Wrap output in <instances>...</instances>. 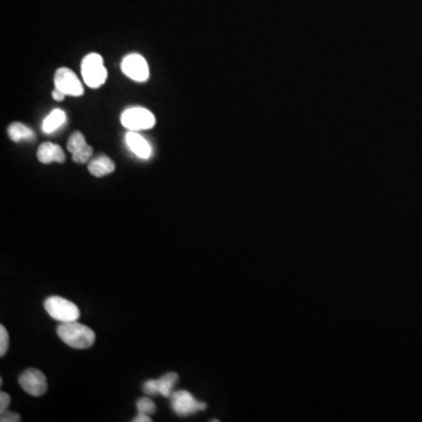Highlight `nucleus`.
Returning a JSON list of instances; mask_svg holds the SVG:
<instances>
[{
	"label": "nucleus",
	"instance_id": "nucleus-1",
	"mask_svg": "<svg viewBox=\"0 0 422 422\" xmlns=\"http://www.w3.org/2000/svg\"><path fill=\"white\" fill-rule=\"evenodd\" d=\"M60 339L70 347L86 350L93 346L95 341V334L88 326L77 322H63L58 327Z\"/></svg>",
	"mask_w": 422,
	"mask_h": 422
},
{
	"label": "nucleus",
	"instance_id": "nucleus-2",
	"mask_svg": "<svg viewBox=\"0 0 422 422\" xmlns=\"http://www.w3.org/2000/svg\"><path fill=\"white\" fill-rule=\"evenodd\" d=\"M81 75L86 85L91 88H97L104 84L107 79V70L104 68L102 56L97 53L86 56L81 63Z\"/></svg>",
	"mask_w": 422,
	"mask_h": 422
},
{
	"label": "nucleus",
	"instance_id": "nucleus-3",
	"mask_svg": "<svg viewBox=\"0 0 422 422\" xmlns=\"http://www.w3.org/2000/svg\"><path fill=\"white\" fill-rule=\"evenodd\" d=\"M45 308L52 318L58 322H77L80 317V310L75 303L61 297H49L45 302Z\"/></svg>",
	"mask_w": 422,
	"mask_h": 422
},
{
	"label": "nucleus",
	"instance_id": "nucleus-4",
	"mask_svg": "<svg viewBox=\"0 0 422 422\" xmlns=\"http://www.w3.org/2000/svg\"><path fill=\"white\" fill-rule=\"evenodd\" d=\"M155 116L146 108H130L121 115V123L130 132L150 130L155 126Z\"/></svg>",
	"mask_w": 422,
	"mask_h": 422
},
{
	"label": "nucleus",
	"instance_id": "nucleus-5",
	"mask_svg": "<svg viewBox=\"0 0 422 422\" xmlns=\"http://www.w3.org/2000/svg\"><path fill=\"white\" fill-rule=\"evenodd\" d=\"M171 407L178 416H188L197 412L204 411L207 405L200 403L188 391H178L171 396Z\"/></svg>",
	"mask_w": 422,
	"mask_h": 422
},
{
	"label": "nucleus",
	"instance_id": "nucleus-6",
	"mask_svg": "<svg viewBox=\"0 0 422 422\" xmlns=\"http://www.w3.org/2000/svg\"><path fill=\"white\" fill-rule=\"evenodd\" d=\"M54 84L56 88L59 89L65 95H73L80 97L84 93V87L78 77L73 70L66 67H61L56 70L54 75Z\"/></svg>",
	"mask_w": 422,
	"mask_h": 422
},
{
	"label": "nucleus",
	"instance_id": "nucleus-7",
	"mask_svg": "<svg viewBox=\"0 0 422 422\" xmlns=\"http://www.w3.org/2000/svg\"><path fill=\"white\" fill-rule=\"evenodd\" d=\"M19 384L25 392L31 396H44L47 391V379L45 374L37 368H29L20 375Z\"/></svg>",
	"mask_w": 422,
	"mask_h": 422
},
{
	"label": "nucleus",
	"instance_id": "nucleus-8",
	"mask_svg": "<svg viewBox=\"0 0 422 422\" xmlns=\"http://www.w3.org/2000/svg\"><path fill=\"white\" fill-rule=\"evenodd\" d=\"M123 73L135 81H147L149 78L148 63L140 54L127 56L123 61Z\"/></svg>",
	"mask_w": 422,
	"mask_h": 422
},
{
	"label": "nucleus",
	"instance_id": "nucleus-9",
	"mask_svg": "<svg viewBox=\"0 0 422 422\" xmlns=\"http://www.w3.org/2000/svg\"><path fill=\"white\" fill-rule=\"evenodd\" d=\"M178 380V374L171 372V373L166 374V375H163V377L156 379V380L146 382L145 385H143V391L149 396L161 394V396H166V398H171L173 393H174V386L176 385Z\"/></svg>",
	"mask_w": 422,
	"mask_h": 422
},
{
	"label": "nucleus",
	"instance_id": "nucleus-10",
	"mask_svg": "<svg viewBox=\"0 0 422 422\" xmlns=\"http://www.w3.org/2000/svg\"><path fill=\"white\" fill-rule=\"evenodd\" d=\"M67 149L72 153L75 163L88 162L93 154L92 147L87 145L85 136L80 132H75L70 135L67 142Z\"/></svg>",
	"mask_w": 422,
	"mask_h": 422
},
{
	"label": "nucleus",
	"instance_id": "nucleus-11",
	"mask_svg": "<svg viewBox=\"0 0 422 422\" xmlns=\"http://www.w3.org/2000/svg\"><path fill=\"white\" fill-rule=\"evenodd\" d=\"M38 159L44 164L49 163L65 162V153H63L61 147L51 142H45L40 147L38 148L37 153Z\"/></svg>",
	"mask_w": 422,
	"mask_h": 422
},
{
	"label": "nucleus",
	"instance_id": "nucleus-12",
	"mask_svg": "<svg viewBox=\"0 0 422 422\" xmlns=\"http://www.w3.org/2000/svg\"><path fill=\"white\" fill-rule=\"evenodd\" d=\"M126 143L130 150L140 159H147L152 155V147L146 139L136 132H130L126 135Z\"/></svg>",
	"mask_w": 422,
	"mask_h": 422
},
{
	"label": "nucleus",
	"instance_id": "nucleus-13",
	"mask_svg": "<svg viewBox=\"0 0 422 422\" xmlns=\"http://www.w3.org/2000/svg\"><path fill=\"white\" fill-rule=\"evenodd\" d=\"M88 171L95 178H102L115 171V163L108 156L101 155L91 161Z\"/></svg>",
	"mask_w": 422,
	"mask_h": 422
},
{
	"label": "nucleus",
	"instance_id": "nucleus-14",
	"mask_svg": "<svg viewBox=\"0 0 422 422\" xmlns=\"http://www.w3.org/2000/svg\"><path fill=\"white\" fill-rule=\"evenodd\" d=\"M66 120L65 111L61 109H54L51 114L44 120L42 123V130L45 133H53L54 130H58L61 125H63Z\"/></svg>",
	"mask_w": 422,
	"mask_h": 422
},
{
	"label": "nucleus",
	"instance_id": "nucleus-15",
	"mask_svg": "<svg viewBox=\"0 0 422 422\" xmlns=\"http://www.w3.org/2000/svg\"><path fill=\"white\" fill-rule=\"evenodd\" d=\"M8 133L10 139L15 142L33 136V132L29 127L19 123H11L8 127Z\"/></svg>",
	"mask_w": 422,
	"mask_h": 422
},
{
	"label": "nucleus",
	"instance_id": "nucleus-16",
	"mask_svg": "<svg viewBox=\"0 0 422 422\" xmlns=\"http://www.w3.org/2000/svg\"><path fill=\"white\" fill-rule=\"evenodd\" d=\"M137 411L139 413L143 414H154L156 412V406L148 398H141L140 400L137 401Z\"/></svg>",
	"mask_w": 422,
	"mask_h": 422
},
{
	"label": "nucleus",
	"instance_id": "nucleus-17",
	"mask_svg": "<svg viewBox=\"0 0 422 422\" xmlns=\"http://www.w3.org/2000/svg\"><path fill=\"white\" fill-rule=\"evenodd\" d=\"M8 334L5 326H0V356L4 357L8 348Z\"/></svg>",
	"mask_w": 422,
	"mask_h": 422
},
{
	"label": "nucleus",
	"instance_id": "nucleus-18",
	"mask_svg": "<svg viewBox=\"0 0 422 422\" xmlns=\"http://www.w3.org/2000/svg\"><path fill=\"white\" fill-rule=\"evenodd\" d=\"M20 420H22L20 415L13 413V412H3L1 416H0V421L1 422H18Z\"/></svg>",
	"mask_w": 422,
	"mask_h": 422
},
{
	"label": "nucleus",
	"instance_id": "nucleus-19",
	"mask_svg": "<svg viewBox=\"0 0 422 422\" xmlns=\"http://www.w3.org/2000/svg\"><path fill=\"white\" fill-rule=\"evenodd\" d=\"M10 403H11V398H10L8 393H0V412H1V413L8 409V406H10Z\"/></svg>",
	"mask_w": 422,
	"mask_h": 422
},
{
	"label": "nucleus",
	"instance_id": "nucleus-20",
	"mask_svg": "<svg viewBox=\"0 0 422 422\" xmlns=\"http://www.w3.org/2000/svg\"><path fill=\"white\" fill-rule=\"evenodd\" d=\"M134 422H150L152 419L149 418L148 414H143V413H139V414L133 419Z\"/></svg>",
	"mask_w": 422,
	"mask_h": 422
},
{
	"label": "nucleus",
	"instance_id": "nucleus-21",
	"mask_svg": "<svg viewBox=\"0 0 422 422\" xmlns=\"http://www.w3.org/2000/svg\"><path fill=\"white\" fill-rule=\"evenodd\" d=\"M52 95L53 99L56 101H63V99H65V94H63L61 91H59V89H54V91H53Z\"/></svg>",
	"mask_w": 422,
	"mask_h": 422
}]
</instances>
